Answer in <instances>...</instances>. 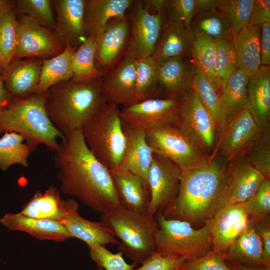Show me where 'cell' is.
I'll use <instances>...</instances> for the list:
<instances>
[{"mask_svg": "<svg viewBox=\"0 0 270 270\" xmlns=\"http://www.w3.org/2000/svg\"><path fill=\"white\" fill-rule=\"evenodd\" d=\"M260 62L261 65L270 66V22L260 26Z\"/></svg>", "mask_w": 270, "mask_h": 270, "instance_id": "cell-52", "label": "cell"}, {"mask_svg": "<svg viewBox=\"0 0 270 270\" xmlns=\"http://www.w3.org/2000/svg\"><path fill=\"white\" fill-rule=\"evenodd\" d=\"M8 2V0H0V15Z\"/></svg>", "mask_w": 270, "mask_h": 270, "instance_id": "cell-58", "label": "cell"}, {"mask_svg": "<svg viewBox=\"0 0 270 270\" xmlns=\"http://www.w3.org/2000/svg\"><path fill=\"white\" fill-rule=\"evenodd\" d=\"M246 108L262 133L270 132V66L261 65L248 80Z\"/></svg>", "mask_w": 270, "mask_h": 270, "instance_id": "cell-21", "label": "cell"}, {"mask_svg": "<svg viewBox=\"0 0 270 270\" xmlns=\"http://www.w3.org/2000/svg\"><path fill=\"white\" fill-rule=\"evenodd\" d=\"M180 98H151L120 110L122 122L144 131L162 127H177Z\"/></svg>", "mask_w": 270, "mask_h": 270, "instance_id": "cell-12", "label": "cell"}, {"mask_svg": "<svg viewBox=\"0 0 270 270\" xmlns=\"http://www.w3.org/2000/svg\"><path fill=\"white\" fill-rule=\"evenodd\" d=\"M252 221L262 240L264 266L270 268V219Z\"/></svg>", "mask_w": 270, "mask_h": 270, "instance_id": "cell-50", "label": "cell"}, {"mask_svg": "<svg viewBox=\"0 0 270 270\" xmlns=\"http://www.w3.org/2000/svg\"><path fill=\"white\" fill-rule=\"evenodd\" d=\"M122 125L126 138V149L120 165L115 170L132 172L147 184L154 152L146 142L145 131L122 122Z\"/></svg>", "mask_w": 270, "mask_h": 270, "instance_id": "cell-23", "label": "cell"}, {"mask_svg": "<svg viewBox=\"0 0 270 270\" xmlns=\"http://www.w3.org/2000/svg\"><path fill=\"white\" fill-rule=\"evenodd\" d=\"M254 0H224L222 10L230 22L232 42L244 27L250 24Z\"/></svg>", "mask_w": 270, "mask_h": 270, "instance_id": "cell-43", "label": "cell"}, {"mask_svg": "<svg viewBox=\"0 0 270 270\" xmlns=\"http://www.w3.org/2000/svg\"><path fill=\"white\" fill-rule=\"evenodd\" d=\"M178 270H180V269L179 268V269H178Z\"/></svg>", "mask_w": 270, "mask_h": 270, "instance_id": "cell-60", "label": "cell"}, {"mask_svg": "<svg viewBox=\"0 0 270 270\" xmlns=\"http://www.w3.org/2000/svg\"><path fill=\"white\" fill-rule=\"evenodd\" d=\"M194 34L190 53L193 60L199 64L210 83L220 95L222 86L215 69L216 40L200 33Z\"/></svg>", "mask_w": 270, "mask_h": 270, "instance_id": "cell-34", "label": "cell"}, {"mask_svg": "<svg viewBox=\"0 0 270 270\" xmlns=\"http://www.w3.org/2000/svg\"><path fill=\"white\" fill-rule=\"evenodd\" d=\"M42 59L26 58L14 60L3 74L4 86L12 96L22 98L35 92L39 82Z\"/></svg>", "mask_w": 270, "mask_h": 270, "instance_id": "cell-24", "label": "cell"}, {"mask_svg": "<svg viewBox=\"0 0 270 270\" xmlns=\"http://www.w3.org/2000/svg\"><path fill=\"white\" fill-rule=\"evenodd\" d=\"M184 58H174L158 64L159 90L165 98H180L192 87L196 68L194 62Z\"/></svg>", "mask_w": 270, "mask_h": 270, "instance_id": "cell-20", "label": "cell"}, {"mask_svg": "<svg viewBox=\"0 0 270 270\" xmlns=\"http://www.w3.org/2000/svg\"><path fill=\"white\" fill-rule=\"evenodd\" d=\"M88 149L110 170L120 165L124 153L126 138L118 106L106 102L82 128Z\"/></svg>", "mask_w": 270, "mask_h": 270, "instance_id": "cell-7", "label": "cell"}, {"mask_svg": "<svg viewBox=\"0 0 270 270\" xmlns=\"http://www.w3.org/2000/svg\"><path fill=\"white\" fill-rule=\"evenodd\" d=\"M4 74H0V114L10 104L12 96L6 90L4 86Z\"/></svg>", "mask_w": 270, "mask_h": 270, "instance_id": "cell-55", "label": "cell"}, {"mask_svg": "<svg viewBox=\"0 0 270 270\" xmlns=\"http://www.w3.org/2000/svg\"><path fill=\"white\" fill-rule=\"evenodd\" d=\"M249 78L238 68L223 84L220 94L225 123L246 108Z\"/></svg>", "mask_w": 270, "mask_h": 270, "instance_id": "cell-32", "label": "cell"}, {"mask_svg": "<svg viewBox=\"0 0 270 270\" xmlns=\"http://www.w3.org/2000/svg\"><path fill=\"white\" fill-rule=\"evenodd\" d=\"M144 6L152 14H166L167 0H142Z\"/></svg>", "mask_w": 270, "mask_h": 270, "instance_id": "cell-53", "label": "cell"}, {"mask_svg": "<svg viewBox=\"0 0 270 270\" xmlns=\"http://www.w3.org/2000/svg\"><path fill=\"white\" fill-rule=\"evenodd\" d=\"M54 164L63 193L102 214L121 206L110 170L90 152L82 128L62 140Z\"/></svg>", "mask_w": 270, "mask_h": 270, "instance_id": "cell-1", "label": "cell"}, {"mask_svg": "<svg viewBox=\"0 0 270 270\" xmlns=\"http://www.w3.org/2000/svg\"><path fill=\"white\" fill-rule=\"evenodd\" d=\"M268 22H270V0H254L249 25L260 26Z\"/></svg>", "mask_w": 270, "mask_h": 270, "instance_id": "cell-51", "label": "cell"}, {"mask_svg": "<svg viewBox=\"0 0 270 270\" xmlns=\"http://www.w3.org/2000/svg\"><path fill=\"white\" fill-rule=\"evenodd\" d=\"M160 93L158 64L152 56L136 61V102L154 98Z\"/></svg>", "mask_w": 270, "mask_h": 270, "instance_id": "cell-37", "label": "cell"}, {"mask_svg": "<svg viewBox=\"0 0 270 270\" xmlns=\"http://www.w3.org/2000/svg\"><path fill=\"white\" fill-rule=\"evenodd\" d=\"M98 268V270H104L102 268Z\"/></svg>", "mask_w": 270, "mask_h": 270, "instance_id": "cell-59", "label": "cell"}, {"mask_svg": "<svg viewBox=\"0 0 270 270\" xmlns=\"http://www.w3.org/2000/svg\"><path fill=\"white\" fill-rule=\"evenodd\" d=\"M47 95L48 91L22 98L12 96L0 114V134L10 132L20 134L32 152L41 144L51 151L57 150L58 138L62 140L65 136L48 116L45 108Z\"/></svg>", "mask_w": 270, "mask_h": 270, "instance_id": "cell-4", "label": "cell"}, {"mask_svg": "<svg viewBox=\"0 0 270 270\" xmlns=\"http://www.w3.org/2000/svg\"><path fill=\"white\" fill-rule=\"evenodd\" d=\"M227 164L216 158L202 168L181 170L180 187L174 202L161 210L166 219L199 224L226 205Z\"/></svg>", "mask_w": 270, "mask_h": 270, "instance_id": "cell-2", "label": "cell"}, {"mask_svg": "<svg viewBox=\"0 0 270 270\" xmlns=\"http://www.w3.org/2000/svg\"><path fill=\"white\" fill-rule=\"evenodd\" d=\"M181 170L171 160L154 152L147 176L150 194L148 214L154 216L174 202L180 187Z\"/></svg>", "mask_w": 270, "mask_h": 270, "instance_id": "cell-13", "label": "cell"}, {"mask_svg": "<svg viewBox=\"0 0 270 270\" xmlns=\"http://www.w3.org/2000/svg\"><path fill=\"white\" fill-rule=\"evenodd\" d=\"M176 128L210 158L216 147L218 132L212 116L192 88L180 98Z\"/></svg>", "mask_w": 270, "mask_h": 270, "instance_id": "cell-9", "label": "cell"}, {"mask_svg": "<svg viewBox=\"0 0 270 270\" xmlns=\"http://www.w3.org/2000/svg\"><path fill=\"white\" fill-rule=\"evenodd\" d=\"M90 258L96 263L98 268L106 270H134L137 265L133 262L128 264L122 257V253L118 252L112 253L104 246L96 244L87 245Z\"/></svg>", "mask_w": 270, "mask_h": 270, "instance_id": "cell-46", "label": "cell"}, {"mask_svg": "<svg viewBox=\"0 0 270 270\" xmlns=\"http://www.w3.org/2000/svg\"><path fill=\"white\" fill-rule=\"evenodd\" d=\"M264 178L245 156L228 162L224 193L226 205L244 202L256 192Z\"/></svg>", "mask_w": 270, "mask_h": 270, "instance_id": "cell-18", "label": "cell"}, {"mask_svg": "<svg viewBox=\"0 0 270 270\" xmlns=\"http://www.w3.org/2000/svg\"><path fill=\"white\" fill-rule=\"evenodd\" d=\"M194 33H200L214 40L228 39L232 41L229 19L223 10L212 8L197 12L191 24Z\"/></svg>", "mask_w": 270, "mask_h": 270, "instance_id": "cell-35", "label": "cell"}, {"mask_svg": "<svg viewBox=\"0 0 270 270\" xmlns=\"http://www.w3.org/2000/svg\"><path fill=\"white\" fill-rule=\"evenodd\" d=\"M78 204L60 222L72 238H77L87 245L96 244L104 246L119 244L115 236L102 222H94L82 217L78 212Z\"/></svg>", "mask_w": 270, "mask_h": 270, "instance_id": "cell-29", "label": "cell"}, {"mask_svg": "<svg viewBox=\"0 0 270 270\" xmlns=\"http://www.w3.org/2000/svg\"><path fill=\"white\" fill-rule=\"evenodd\" d=\"M53 7V0H18L15 2L17 16H26L55 31L56 22Z\"/></svg>", "mask_w": 270, "mask_h": 270, "instance_id": "cell-41", "label": "cell"}, {"mask_svg": "<svg viewBox=\"0 0 270 270\" xmlns=\"http://www.w3.org/2000/svg\"><path fill=\"white\" fill-rule=\"evenodd\" d=\"M16 0H8L0 15V54L8 64L15 53L18 32Z\"/></svg>", "mask_w": 270, "mask_h": 270, "instance_id": "cell-40", "label": "cell"}, {"mask_svg": "<svg viewBox=\"0 0 270 270\" xmlns=\"http://www.w3.org/2000/svg\"><path fill=\"white\" fill-rule=\"evenodd\" d=\"M24 138L14 132H6L0 138V169L6 171L11 166L20 164L28 166V158L31 150Z\"/></svg>", "mask_w": 270, "mask_h": 270, "instance_id": "cell-39", "label": "cell"}, {"mask_svg": "<svg viewBox=\"0 0 270 270\" xmlns=\"http://www.w3.org/2000/svg\"><path fill=\"white\" fill-rule=\"evenodd\" d=\"M17 18L16 45L12 60L26 58L47 59L64 50L66 45L54 30L26 16Z\"/></svg>", "mask_w": 270, "mask_h": 270, "instance_id": "cell-10", "label": "cell"}, {"mask_svg": "<svg viewBox=\"0 0 270 270\" xmlns=\"http://www.w3.org/2000/svg\"><path fill=\"white\" fill-rule=\"evenodd\" d=\"M132 0H86L84 27L86 36H98L112 18L124 16L130 9Z\"/></svg>", "mask_w": 270, "mask_h": 270, "instance_id": "cell-30", "label": "cell"}, {"mask_svg": "<svg viewBox=\"0 0 270 270\" xmlns=\"http://www.w3.org/2000/svg\"><path fill=\"white\" fill-rule=\"evenodd\" d=\"M224 0H196V12L216 8L222 10Z\"/></svg>", "mask_w": 270, "mask_h": 270, "instance_id": "cell-54", "label": "cell"}, {"mask_svg": "<svg viewBox=\"0 0 270 270\" xmlns=\"http://www.w3.org/2000/svg\"><path fill=\"white\" fill-rule=\"evenodd\" d=\"M8 66V64L5 61L4 58L0 54V74L4 72Z\"/></svg>", "mask_w": 270, "mask_h": 270, "instance_id": "cell-57", "label": "cell"}, {"mask_svg": "<svg viewBox=\"0 0 270 270\" xmlns=\"http://www.w3.org/2000/svg\"><path fill=\"white\" fill-rule=\"evenodd\" d=\"M196 0H167L166 13L168 20L182 24L188 30L196 12Z\"/></svg>", "mask_w": 270, "mask_h": 270, "instance_id": "cell-47", "label": "cell"}, {"mask_svg": "<svg viewBox=\"0 0 270 270\" xmlns=\"http://www.w3.org/2000/svg\"><path fill=\"white\" fill-rule=\"evenodd\" d=\"M0 222L9 231L19 230L38 240L62 242L72 238L60 222L30 218L18 213H6Z\"/></svg>", "mask_w": 270, "mask_h": 270, "instance_id": "cell-25", "label": "cell"}, {"mask_svg": "<svg viewBox=\"0 0 270 270\" xmlns=\"http://www.w3.org/2000/svg\"><path fill=\"white\" fill-rule=\"evenodd\" d=\"M145 136L154 152L171 160L181 170L204 168L210 162L208 156L176 127L148 130Z\"/></svg>", "mask_w": 270, "mask_h": 270, "instance_id": "cell-8", "label": "cell"}, {"mask_svg": "<svg viewBox=\"0 0 270 270\" xmlns=\"http://www.w3.org/2000/svg\"><path fill=\"white\" fill-rule=\"evenodd\" d=\"M186 260L170 256H163L154 252L134 270H178Z\"/></svg>", "mask_w": 270, "mask_h": 270, "instance_id": "cell-49", "label": "cell"}, {"mask_svg": "<svg viewBox=\"0 0 270 270\" xmlns=\"http://www.w3.org/2000/svg\"><path fill=\"white\" fill-rule=\"evenodd\" d=\"M249 219H270V179L264 178L256 192L244 202Z\"/></svg>", "mask_w": 270, "mask_h": 270, "instance_id": "cell-45", "label": "cell"}, {"mask_svg": "<svg viewBox=\"0 0 270 270\" xmlns=\"http://www.w3.org/2000/svg\"><path fill=\"white\" fill-rule=\"evenodd\" d=\"M110 171L120 205L134 212L149 214L150 194L144 180L130 172L118 170Z\"/></svg>", "mask_w": 270, "mask_h": 270, "instance_id": "cell-22", "label": "cell"}, {"mask_svg": "<svg viewBox=\"0 0 270 270\" xmlns=\"http://www.w3.org/2000/svg\"><path fill=\"white\" fill-rule=\"evenodd\" d=\"M154 217L158 226L154 237L155 252L190 261L212 250L210 230L213 218L196 230L187 222L166 218L160 210Z\"/></svg>", "mask_w": 270, "mask_h": 270, "instance_id": "cell-6", "label": "cell"}, {"mask_svg": "<svg viewBox=\"0 0 270 270\" xmlns=\"http://www.w3.org/2000/svg\"><path fill=\"white\" fill-rule=\"evenodd\" d=\"M100 78L84 82H59L48 90L45 108L56 128L65 137L82 128L106 102Z\"/></svg>", "mask_w": 270, "mask_h": 270, "instance_id": "cell-3", "label": "cell"}, {"mask_svg": "<svg viewBox=\"0 0 270 270\" xmlns=\"http://www.w3.org/2000/svg\"><path fill=\"white\" fill-rule=\"evenodd\" d=\"M100 220L120 239L119 251L133 262L142 264L155 252L158 226L154 216L134 212L120 206L102 214Z\"/></svg>", "mask_w": 270, "mask_h": 270, "instance_id": "cell-5", "label": "cell"}, {"mask_svg": "<svg viewBox=\"0 0 270 270\" xmlns=\"http://www.w3.org/2000/svg\"><path fill=\"white\" fill-rule=\"evenodd\" d=\"M225 254L211 250L204 256L193 260L186 261L182 270H233L226 262Z\"/></svg>", "mask_w": 270, "mask_h": 270, "instance_id": "cell-48", "label": "cell"}, {"mask_svg": "<svg viewBox=\"0 0 270 270\" xmlns=\"http://www.w3.org/2000/svg\"><path fill=\"white\" fill-rule=\"evenodd\" d=\"M130 22L127 16L112 18L96 36L95 65L102 76L124 56L128 44Z\"/></svg>", "mask_w": 270, "mask_h": 270, "instance_id": "cell-15", "label": "cell"}, {"mask_svg": "<svg viewBox=\"0 0 270 270\" xmlns=\"http://www.w3.org/2000/svg\"><path fill=\"white\" fill-rule=\"evenodd\" d=\"M130 32L126 52L140 60L153 54L160 36L166 14H152L142 0L131 6Z\"/></svg>", "mask_w": 270, "mask_h": 270, "instance_id": "cell-14", "label": "cell"}, {"mask_svg": "<svg viewBox=\"0 0 270 270\" xmlns=\"http://www.w3.org/2000/svg\"><path fill=\"white\" fill-rule=\"evenodd\" d=\"M77 48L67 45L60 54L43 60L40 80L35 92H46L53 86L72 78V57Z\"/></svg>", "mask_w": 270, "mask_h": 270, "instance_id": "cell-33", "label": "cell"}, {"mask_svg": "<svg viewBox=\"0 0 270 270\" xmlns=\"http://www.w3.org/2000/svg\"><path fill=\"white\" fill-rule=\"evenodd\" d=\"M86 0H54L57 33L64 44L78 48L87 36L84 27Z\"/></svg>", "mask_w": 270, "mask_h": 270, "instance_id": "cell-19", "label": "cell"}, {"mask_svg": "<svg viewBox=\"0 0 270 270\" xmlns=\"http://www.w3.org/2000/svg\"><path fill=\"white\" fill-rule=\"evenodd\" d=\"M194 32L182 24L167 20L152 55L157 64L174 58L190 54Z\"/></svg>", "mask_w": 270, "mask_h": 270, "instance_id": "cell-27", "label": "cell"}, {"mask_svg": "<svg viewBox=\"0 0 270 270\" xmlns=\"http://www.w3.org/2000/svg\"><path fill=\"white\" fill-rule=\"evenodd\" d=\"M260 26L248 25L242 28L232 42L236 52L238 68L249 78L261 66Z\"/></svg>", "mask_w": 270, "mask_h": 270, "instance_id": "cell-31", "label": "cell"}, {"mask_svg": "<svg viewBox=\"0 0 270 270\" xmlns=\"http://www.w3.org/2000/svg\"><path fill=\"white\" fill-rule=\"evenodd\" d=\"M249 221L244 202L226 204L220 209L213 217L210 230L212 250L225 254Z\"/></svg>", "mask_w": 270, "mask_h": 270, "instance_id": "cell-17", "label": "cell"}, {"mask_svg": "<svg viewBox=\"0 0 270 270\" xmlns=\"http://www.w3.org/2000/svg\"><path fill=\"white\" fill-rule=\"evenodd\" d=\"M261 133L248 110L244 109L219 132L210 161L219 158L228 164L244 156Z\"/></svg>", "mask_w": 270, "mask_h": 270, "instance_id": "cell-11", "label": "cell"}, {"mask_svg": "<svg viewBox=\"0 0 270 270\" xmlns=\"http://www.w3.org/2000/svg\"><path fill=\"white\" fill-rule=\"evenodd\" d=\"M193 62L196 72L192 88L210 114L219 132L225 124L220 95L210 83L199 64Z\"/></svg>", "mask_w": 270, "mask_h": 270, "instance_id": "cell-38", "label": "cell"}, {"mask_svg": "<svg viewBox=\"0 0 270 270\" xmlns=\"http://www.w3.org/2000/svg\"><path fill=\"white\" fill-rule=\"evenodd\" d=\"M244 156L265 178L270 179V132L261 133Z\"/></svg>", "mask_w": 270, "mask_h": 270, "instance_id": "cell-44", "label": "cell"}, {"mask_svg": "<svg viewBox=\"0 0 270 270\" xmlns=\"http://www.w3.org/2000/svg\"><path fill=\"white\" fill-rule=\"evenodd\" d=\"M215 69L222 86L238 68V60L232 42L228 39H217Z\"/></svg>", "mask_w": 270, "mask_h": 270, "instance_id": "cell-42", "label": "cell"}, {"mask_svg": "<svg viewBox=\"0 0 270 270\" xmlns=\"http://www.w3.org/2000/svg\"><path fill=\"white\" fill-rule=\"evenodd\" d=\"M228 266L233 270H270V268H267L264 266L262 267H250L240 265H232Z\"/></svg>", "mask_w": 270, "mask_h": 270, "instance_id": "cell-56", "label": "cell"}, {"mask_svg": "<svg viewBox=\"0 0 270 270\" xmlns=\"http://www.w3.org/2000/svg\"><path fill=\"white\" fill-rule=\"evenodd\" d=\"M75 200H62L60 193L54 186L44 192L37 191L19 212L26 216L60 222L68 214Z\"/></svg>", "mask_w": 270, "mask_h": 270, "instance_id": "cell-26", "label": "cell"}, {"mask_svg": "<svg viewBox=\"0 0 270 270\" xmlns=\"http://www.w3.org/2000/svg\"><path fill=\"white\" fill-rule=\"evenodd\" d=\"M96 38L88 35L74 52L72 57L73 76L70 80L75 82H84L102 78L95 65Z\"/></svg>", "mask_w": 270, "mask_h": 270, "instance_id": "cell-36", "label": "cell"}, {"mask_svg": "<svg viewBox=\"0 0 270 270\" xmlns=\"http://www.w3.org/2000/svg\"><path fill=\"white\" fill-rule=\"evenodd\" d=\"M225 256L226 260L230 264L264 266L262 240L250 220L245 229L230 246Z\"/></svg>", "mask_w": 270, "mask_h": 270, "instance_id": "cell-28", "label": "cell"}, {"mask_svg": "<svg viewBox=\"0 0 270 270\" xmlns=\"http://www.w3.org/2000/svg\"><path fill=\"white\" fill-rule=\"evenodd\" d=\"M136 60L126 52L100 79V90L106 102L126 107L136 102Z\"/></svg>", "mask_w": 270, "mask_h": 270, "instance_id": "cell-16", "label": "cell"}]
</instances>
